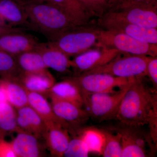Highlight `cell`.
I'll return each instance as SVG.
<instances>
[{"instance_id": "ba28073f", "label": "cell", "mask_w": 157, "mask_h": 157, "mask_svg": "<svg viewBox=\"0 0 157 157\" xmlns=\"http://www.w3.org/2000/svg\"><path fill=\"white\" fill-rule=\"evenodd\" d=\"M98 25L101 29L116 31L143 42L157 44V29L144 27L127 22L109 13L99 17Z\"/></svg>"}, {"instance_id": "9a60e30c", "label": "cell", "mask_w": 157, "mask_h": 157, "mask_svg": "<svg viewBox=\"0 0 157 157\" xmlns=\"http://www.w3.org/2000/svg\"><path fill=\"white\" fill-rule=\"evenodd\" d=\"M42 57L45 66L56 72L68 73L72 68L70 57L56 48L50 42L38 43L35 48Z\"/></svg>"}, {"instance_id": "484cf974", "label": "cell", "mask_w": 157, "mask_h": 157, "mask_svg": "<svg viewBox=\"0 0 157 157\" xmlns=\"http://www.w3.org/2000/svg\"><path fill=\"white\" fill-rule=\"evenodd\" d=\"M16 110L8 101L0 103V130L6 133L19 132Z\"/></svg>"}, {"instance_id": "4fadbf2b", "label": "cell", "mask_w": 157, "mask_h": 157, "mask_svg": "<svg viewBox=\"0 0 157 157\" xmlns=\"http://www.w3.org/2000/svg\"><path fill=\"white\" fill-rule=\"evenodd\" d=\"M125 127L119 129L122 146V157H144L148 156L145 145V140L135 126L124 125Z\"/></svg>"}, {"instance_id": "3957f363", "label": "cell", "mask_w": 157, "mask_h": 157, "mask_svg": "<svg viewBox=\"0 0 157 157\" xmlns=\"http://www.w3.org/2000/svg\"><path fill=\"white\" fill-rule=\"evenodd\" d=\"M101 28L89 24L78 26L49 41L69 56H75L97 46Z\"/></svg>"}, {"instance_id": "6da1fadb", "label": "cell", "mask_w": 157, "mask_h": 157, "mask_svg": "<svg viewBox=\"0 0 157 157\" xmlns=\"http://www.w3.org/2000/svg\"><path fill=\"white\" fill-rule=\"evenodd\" d=\"M141 78H134L119 107L116 118L125 125L148 124L157 114V92L147 88Z\"/></svg>"}, {"instance_id": "836d02e7", "label": "cell", "mask_w": 157, "mask_h": 157, "mask_svg": "<svg viewBox=\"0 0 157 157\" xmlns=\"http://www.w3.org/2000/svg\"><path fill=\"white\" fill-rule=\"evenodd\" d=\"M7 101L6 90L2 81L0 82V103Z\"/></svg>"}, {"instance_id": "4dcf8cb0", "label": "cell", "mask_w": 157, "mask_h": 157, "mask_svg": "<svg viewBox=\"0 0 157 157\" xmlns=\"http://www.w3.org/2000/svg\"><path fill=\"white\" fill-rule=\"evenodd\" d=\"M137 5L157 6V0H109L105 13L115 12Z\"/></svg>"}, {"instance_id": "d590c367", "label": "cell", "mask_w": 157, "mask_h": 157, "mask_svg": "<svg viewBox=\"0 0 157 157\" xmlns=\"http://www.w3.org/2000/svg\"><path fill=\"white\" fill-rule=\"evenodd\" d=\"M17 2H19L21 4H23V3L27 2L29 1H32V0H16Z\"/></svg>"}, {"instance_id": "8fae6325", "label": "cell", "mask_w": 157, "mask_h": 157, "mask_svg": "<svg viewBox=\"0 0 157 157\" xmlns=\"http://www.w3.org/2000/svg\"><path fill=\"white\" fill-rule=\"evenodd\" d=\"M108 13L130 23L148 28L157 29V6L137 5Z\"/></svg>"}, {"instance_id": "44dd1931", "label": "cell", "mask_w": 157, "mask_h": 157, "mask_svg": "<svg viewBox=\"0 0 157 157\" xmlns=\"http://www.w3.org/2000/svg\"><path fill=\"white\" fill-rule=\"evenodd\" d=\"M14 57L17 67L21 73H39L48 70L41 54L35 48L24 52Z\"/></svg>"}, {"instance_id": "7a4b0ae2", "label": "cell", "mask_w": 157, "mask_h": 157, "mask_svg": "<svg viewBox=\"0 0 157 157\" xmlns=\"http://www.w3.org/2000/svg\"><path fill=\"white\" fill-rule=\"evenodd\" d=\"M21 4L27 15L29 25L42 33L50 41L66 31L83 25L46 0H32Z\"/></svg>"}, {"instance_id": "8992f818", "label": "cell", "mask_w": 157, "mask_h": 157, "mask_svg": "<svg viewBox=\"0 0 157 157\" xmlns=\"http://www.w3.org/2000/svg\"><path fill=\"white\" fill-rule=\"evenodd\" d=\"M121 54L106 64L82 73H103L121 78H142L146 76L149 57L145 56Z\"/></svg>"}, {"instance_id": "e0dca14e", "label": "cell", "mask_w": 157, "mask_h": 157, "mask_svg": "<svg viewBox=\"0 0 157 157\" xmlns=\"http://www.w3.org/2000/svg\"><path fill=\"white\" fill-rule=\"evenodd\" d=\"M0 23L9 28L29 25L22 5L16 0H0Z\"/></svg>"}, {"instance_id": "5b68a950", "label": "cell", "mask_w": 157, "mask_h": 157, "mask_svg": "<svg viewBox=\"0 0 157 157\" xmlns=\"http://www.w3.org/2000/svg\"><path fill=\"white\" fill-rule=\"evenodd\" d=\"M117 50L120 53L157 57V44H149L125 34L101 29L98 43Z\"/></svg>"}, {"instance_id": "5bb4252c", "label": "cell", "mask_w": 157, "mask_h": 157, "mask_svg": "<svg viewBox=\"0 0 157 157\" xmlns=\"http://www.w3.org/2000/svg\"><path fill=\"white\" fill-rule=\"evenodd\" d=\"M47 128L43 136L45 146L53 157L63 156L70 139L67 129L57 123L46 124Z\"/></svg>"}, {"instance_id": "f1b7e54d", "label": "cell", "mask_w": 157, "mask_h": 157, "mask_svg": "<svg viewBox=\"0 0 157 157\" xmlns=\"http://www.w3.org/2000/svg\"><path fill=\"white\" fill-rule=\"evenodd\" d=\"M67 148L64 154L66 157H87L90 153L84 143L76 133L71 135Z\"/></svg>"}, {"instance_id": "603a6c76", "label": "cell", "mask_w": 157, "mask_h": 157, "mask_svg": "<svg viewBox=\"0 0 157 157\" xmlns=\"http://www.w3.org/2000/svg\"><path fill=\"white\" fill-rule=\"evenodd\" d=\"M7 101L15 109L28 105V91L17 79H4Z\"/></svg>"}, {"instance_id": "83f0119b", "label": "cell", "mask_w": 157, "mask_h": 157, "mask_svg": "<svg viewBox=\"0 0 157 157\" xmlns=\"http://www.w3.org/2000/svg\"><path fill=\"white\" fill-rule=\"evenodd\" d=\"M106 140L101 155L104 157H122V146L119 132L116 134L104 130Z\"/></svg>"}, {"instance_id": "ac0fdd59", "label": "cell", "mask_w": 157, "mask_h": 157, "mask_svg": "<svg viewBox=\"0 0 157 157\" xmlns=\"http://www.w3.org/2000/svg\"><path fill=\"white\" fill-rule=\"evenodd\" d=\"M68 101L82 107L84 104L83 96L78 85L69 77L55 83L45 95Z\"/></svg>"}, {"instance_id": "ffe728a7", "label": "cell", "mask_w": 157, "mask_h": 157, "mask_svg": "<svg viewBox=\"0 0 157 157\" xmlns=\"http://www.w3.org/2000/svg\"><path fill=\"white\" fill-rule=\"evenodd\" d=\"M75 133L79 135L89 153L102 154L106 140L104 130L93 127L80 128Z\"/></svg>"}, {"instance_id": "f546056e", "label": "cell", "mask_w": 157, "mask_h": 157, "mask_svg": "<svg viewBox=\"0 0 157 157\" xmlns=\"http://www.w3.org/2000/svg\"><path fill=\"white\" fill-rule=\"evenodd\" d=\"M86 11L98 18L105 13L109 0H77Z\"/></svg>"}, {"instance_id": "d4e9b609", "label": "cell", "mask_w": 157, "mask_h": 157, "mask_svg": "<svg viewBox=\"0 0 157 157\" xmlns=\"http://www.w3.org/2000/svg\"><path fill=\"white\" fill-rule=\"evenodd\" d=\"M16 110L17 115L24 119L28 123L33 129L37 136L43 139L47 125L42 117L29 105Z\"/></svg>"}, {"instance_id": "4316f807", "label": "cell", "mask_w": 157, "mask_h": 157, "mask_svg": "<svg viewBox=\"0 0 157 157\" xmlns=\"http://www.w3.org/2000/svg\"><path fill=\"white\" fill-rule=\"evenodd\" d=\"M21 73L15 57L0 50V74L4 79H17Z\"/></svg>"}, {"instance_id": "1f68e13d", "label": "cell", "mask_w": 157, "mask_h": 157, "mask_svg": "<svg viewBox=\"0 0 157 157\" xmlns=\"http://www.w3.org/2000/svg\"><path fill=\"white\" fill-rule=\"evenodd\" d=\"M146 76L150 79L154 86L155 90L157 89V57H149L147 63Z\"/></svg>"}, {"instance_id": "7c38bea8", "label": "cell", "mask_w": 157, "mask_h": 157, "mask_svg": "<svg viewBox=\"0 0 157 157\" xmlns=\"http://www.w3.org/2000/svg\"><path fill=\"white\" fill-rule=\"evenodd\" d=\"M38 40L29 34L9 28L0 33V50L15 56L36 48Z\"/></svg>"}, {"instance_id": "52a82bcc", "label": "cell", "mask_w": 157, "mask_h": 157, "mask_svg": "<svg viewBox=\"0 0 157 157\" xmlns=\"http://www.w3.org/2000/svg\"><path fill=\"white\" fill-rule=\"evenodd\" d=\"M69 77L78 85L83 98L93 94L113 92L116 88L125 86L130 78L103 73H81Z\"/></svg>"}, {"instance_id": "d6986e66", "label": "cell", "mask_w": 157, "mask_h": 157, "mask_svg": "<svg viewBox=\"0 0 157 157\" xmlns=\"http://www.w3.org/2000/svg\"><path fill=\"white\" fill-rule=\"evenodd\" d=\"M16 79L28 91L43 95H46L56 83L54 77L48 70L39 73H21Z\"/></svg>"}, {"instance_id": "7402d4cb", "label": "cell", "mask_w": 157, "mask_h": 157, "mask_svg": "<svg viewBox=\"0 0 157 157\" xmlns=\"http://www.w3.org/2000/svg\"><path fill=\"white\" fill-rule=\"evenodd\" d=\"M28 105L42 117L46 124L54 123L60 124L63 127L61 121L55 115L51 104L44 95L40 93L28 91Z\"/></svg>"}, {"instance_id": "30bf717a", "label": "cell", "mask_w": 157, "mask_h": 157, "mask_svg": "<svg viewBox=\"0 0 157 157\" xmlns=\"http://www.w3.org/2000/svg\"><path fill=\"white\" fill-rule=\"evenodd\" d=\"M51 105L55 115L61 121L65 128L72 134L81 128L90 117L82 107L68 101L50 98Z\"/></svg>"}, {"instance_id": "cb8c5ba5", "label": "cell", "mask_w": 157, "mask_h": 157, "mask_svg": "<svg viewBox=\"0 0 157 157\" xmlns=\"http://www.w3.org/2000/svg\"><path fill=\"white\" fill-rule=\"evenodd\" d=\"M52 3L82 25L89 24L91 16L85 10L77 0H46Z\"/></svg>"}, {"instance_id": "9c48e42d", "label": "cell", "mask_w": 157, "mask_h": 157, "mask_svg": "<svg viewBox=\"0 0 157 157\" xmlns=\"http://www.w3.org/2000/svg\"><path fill=\"white\" fill-rule=\"evenodd\" d=\"M120 54L115 49L97 45L96 47L74 56L71 60L72 68L78 74L88 72L106 64Z\"/></svg>"}, {"instance_id": "277c9868", "label": "cell", "mask_w": 157, "mask_h": 157, "mask_svg": "<svg viewBox=\"0 0 157 157\" xmlns=\"http://www.w3.org/2000/svg\"><path fill=\"white\" fill-rule=\"evenodd\" d=\"M134 78H130L129 82L117 91L93 94L85 97L83 106L89 117L99 121L116 118L122 100Z\"/></svg>"}, {"instance_id": "d6a6232c", "label": "cell", "mask_w": 157, "mask_h": 157, "mask_svg": "<svg viewBox=\"0 0 157 157\" xmlns=\"http://www.w3.org/2000/svg\"><path fill=\"white\" fill-rule=\"evenodd\" d=\"M0 157H17L12 148L11 142L0 140Z\"/></svg>"}, {"instance_id": "2e32d148", "label": "cell", "mask_w": 157, "mask_h": 157, "mask_svg": "<svg viewBox=\"0 0 157 157\" xmlns=\"http://www.w3.org/2000/svg\"><path fill=\"white\" fill-rule=\"evenodd\" d=\"M11 142L17 157H40L45 153L42 138L25 132H18Z\"/></svg>"}, {"instance_id": "e575fe53", "label": "cell", "mask_w": 157, "mask_h": 157, "mask_svg": "<svg viewBox=\"0 0 157 157\" xmlns=\"http://www.w3.org/2000/svg\"><path fill=\"white\" fill-rule=\"evenodd\" d=\"M9 28H12L8 27L3 25L2 24L0 23V33H2L3 31H6Z\"/></svg>"}]
</instances>
